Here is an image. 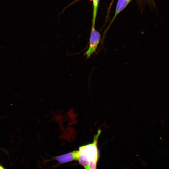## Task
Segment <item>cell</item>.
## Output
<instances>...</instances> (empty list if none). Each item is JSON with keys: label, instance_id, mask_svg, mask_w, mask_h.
<instances>
[{"label": "cell", "instance_id": "6da1fadb", "mask_svg": "<svg viewBox=\"0 0 169 169\" xmlns=\"http://www.w3.org/2000/svg\"><path fill=\"white\" fill-rule=\"evenodd\" d=\"M101 132L100 130H98L97 134L94 137L93 142L83 146L84 153L89 161V169L97 168L99 157L98 140Z\"/></svg>", "mask_w": 169, "mask_h": 169}, {"label": "cell", "instance_id": "7a4b0ae2", "mask_svg": "<svg viewBox=\"0 0 169 169\" xmlns=\"http://www.w3.org/2000/svg\"><path fill=\"white\" fill-rule=\"evenodd\" d=\"M100 37L99 32L95 29V26H92L89 47L84 54L86 58H90L96 52L100 42Z\"/></svg>", "mask_w": 169, "mask_h": 169}, {"label": "cell", "instance_id": "3957f363", "mask_svg": "<svg viewBox=\"0 0 169 169\" xmlns=\"http://www.w3.org/2000/svg\"><path fill=\"white\" fill-rule=\"evenodd\" d=\"M80 152L79 150H75L69 153L57 156L55 157L60 164L64 163L73 161L79 160Z\"/></svg>", "mask_w": 169, "mask_h": 169}, {"label": "cell", "instance_id": "277c9868", "mask_svg": "<svg viewBox=\"0 0 169 169\" xmlns=\"http://www.w3.org/2000/svg\"><path fill=\"white\" fill-rule=\"evenodd\" d=\"M131 1V0H118L114 15L109 26L111 25L119 13L126 7Z\"/></svg>", "mask_w": 169, "mask_h": 169}, {"label": "cell", "instance_id": "5b68a950", "mask_svg": "<svg viewBox=\"0 0 169 169\" xmlns=\"http://www.w3.org/2000/svg\"><path fill=\"white\" fill-rule=\"evenodd\" d=\"M80 154L78 161L79 164L85 169H89V161L86 156L83 146L80 147L79 149Z\"/></svg>", "mask_w": 169, "mask_h": 169}, {"label": "cell", "instance_id": "8992f818", "mask_svg": "<svg viewBox=\"0 0 169 169\" xmlns=\"http://www.w3.org/2000/svg\"><path fill=\"white\" fill-rule=\"evenodd\" d=\"M93 14L92 26H95L99 0H92Z\"/></svg>", "mask_w": 169, "mask_h": 169}, {"label": "cell", "instance_id": "52a82bcc", "mask_svg": "<svg viewBox=\"0 0 169 169\" xmlns=\"http://www.w3.org/2000/svg\"><path fill=\"white\" fill-rule=\"evenodd\" d=\"M113 1H114V0H112L111 3H110V7H111V5H112V3H113Z\"/></svg>", "mask_w": 169, "mask_h": 169}, {"label": "cell", "instance_id": "ba28073f", "mask_svg": "<svg viewBox=\"0 0 169 169\" xmlns=\"http://www.w3.org/2000/svg\"><path fill=\"white\" fill-rule=\"evenodd\" d=\"M4 168L2 166H1L0 164V169H4Z\"/></svg>", "mask_w": 169, "mask_h": 169}, {"label": "cell", "instance_id": "9c48e42d", "mask_svg": "<svg viewBox=\"0 0 169 169\" xmlns=\"http://www.w3.org/2000/svg\"><path fill=\"white\" fill-rule=\"evenodd\" d=\"M79 0H76L73 3H75V2H77V1H79Z\"/></svg>", "mask_w": 169, "mask_h": 169}]
</instances>
